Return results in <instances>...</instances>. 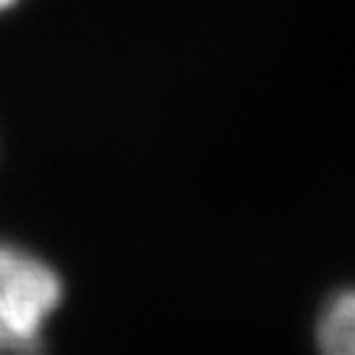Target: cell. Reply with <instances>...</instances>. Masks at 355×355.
<instances>
[{
	"instance_id": "3957f363",
	"label": "cell",
	"mask_w": 355,
	"mask_h": 355,
	"mask_svg": "<svg viewBox=\"0 0 355 355\" xmlns=\"http://www.w3.org/2000/svg\"><path fill=\"white\" fill-rule=\"evenodd\" d=\"M9 3H15V0H0V9H6Z\"/></svg>"
},
{
	"instance_id": "7a4b0ae2",
	"label": "cell",
	"mask_w": 355,
	"mask_h": 355,
	"mask_svg": "<svg viewBox=\"0 0 355 355\" xmlns=\"http://www.w3.org/2000/svg\"><path fill=\"white\" fill-rule=\"evenodd\" d=\"M316 341L322 355H355V291H344L327 305Z\"/></svg>"
},
{
	"instance_id": "6da1fadb",
	"label": "cell",
	"mask_w": 355,
	"mask_h": 355,
	"mask_svg": "<svg viewBox=\"0 0 355 355\" xmlns=\"http://www.w3.org/2000/svg\"><path fill=\"white\" fill-rule=\"evenodd\" d=\"M62 302L51 266L0 243V355H42V327Z\"/></svg>"
}]
</instances>
